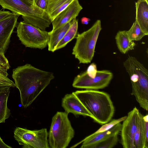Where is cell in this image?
<instances>
[{
    "label": "cell",
    "mask_w": 148,
    "mask_h": 148,
    "mask_svg": "<svg viewBox=\"0 0 148 148\" xmlns=\"http://www.w3.org/2000/svg\"><path fill=\"white\" fill-rule=\"evenodd\" d=\"M62 106L65 112L71 113L75 115H82L92 119L89 112L78 98L73 93L67 94L62 98Z\"/></svg>",
    "instance_id": "13"
},
{
    "label": "cell",
    "mask_w": 148,
    "mask_h": 148,
    "mask_svg": "<svg viewBox=\"0 0 148 148\" xmlns=\"http://www.w3.org/2000/svg\"><path fill=\"white\" fill-rule=\"evenodd\" d=\"M66 112H57L53 117L48 133V142L52 148H66L75 132Z\"/></svg>",
    "instance_id": "5"
},
{
    "label": "cell",
    "mask_w": 148,
    "mask_h": 148,
    "mask_svg": "<svg viewBox=\"0 0 148 148\" xmlns=\"http://www.w3.org/2000/svg\"><path fill=\"white\" fill-rule=\"evenodd\" d=\"M12 77L19 91L21 104L29 106L54 79L53 73L26 64L13 69Z\"/></svg>",
    "instance_id": "1"
},
{
    "label": "cell",
    "mask_w": 148,
    "mask_h": 148,
    "mask_svg": "<svg viewBox=\"0 0 148 148\" xmlns=\"http://www.w3.org/2000/svg\"><path fill=\"white\" fill-rule=\"evenodd\" d=\"M130 39L132 41H139L145 36L142 31L137 22L135 21L130 29L127 31Z\"/></svg>",
    "instance_id": "22"
},
{
    "label": "cell",
    "mask_w": 148,
    "mask_h": 148,
    "mask_svg": "<svg viewBox=\"0 0 148 148\" xmlns=\"http://www.w3.org/2000/svg\"><path fill=\"white\" fill-rule=\"evenodd\" d=\"M3 86H8L12 87H15L14 83L13 81L8 77L0 74V87Z\"/></svg>",
    "instance_id": "25"
},
{
    "label": "cell",
    "mask_w": 148,
    "mask_h": 148,
    "mask_svg": "<svg viewBox=\"0 0 148 148\" xmlns=\"http://www.w3.org/2000/svg\"><path fill=\"white\" fill-rule=\"evenodd\" d=\"M101 29V21L98 20L89 29L77 35L72 54L79 63L87 64L91 62Z\"/></svg>",
    "instance_id": "6"
},
{
    "label": "cell",
    "mask_w": 148,
    "mask_h": 148,
    "mask_svg": "<svg viewBox=\"0 0 148 148\" xmlns=\"http://www.w3.org/2000/svg\"><path fill=\"white\" fill-rule=\"evenodd\" d=\"M140 112L135 107L129 112L123 121L121 130V143L124 148H136L134 138Z\"/></svg>",
    "instance_id": "10"
},
{
    "label": "cell",
    "mask_w": 148,
    "mask_h": 148,
    "mask_svg": "<svg viewBox=\"0 0 148 148\" xmlns=\"http://www.w3.org/2000/svg\"><path fill=\"white\" fill-rule=\"evenodd\" d=\"M97 71L96 64L92 63L88 67L86 71L90 77L94 78L96 76Z\"/></svg>",
    "instance_id": "26"
},
{
    "label": "cell",
    "mask_w": 148,
    "mask_h": 148,
    "mask_svg": "<svg viewBox=\"0 0 148 148\" xmlns=\"http://www.w3.org/2000/svg\"><path fill=\"white\" fill-rule=\"evenodd\" d=\"M8 11L0 10V21H1L9 16L12 14Z\"/></svg>",
    "instance_id": "29"
},
{
    "label": "cell",
    "mask_w": 148,
    "mask_h": 148,
    "mask_svg": "<svg viewBox=\"0 0 148 148\" xmlns=\"http://www.w3.org/2000/svg\"><path fill=\"white\" fill-rule=\"evenodd\" d=\"M82 9L78 0H74L51 22L52 30H56L76 18Z\"/></svg>",
    "instance_id": "12"
},
{
    "label": "cell",
    "mask_w": 148,
    "mask_h": 148,
    "mask_svg": "<svg viewBox=\"0 0 148 148\" xmlns=\"http://www.w3.org/2000/svg\"><path fill=\"white\" fill-rule=\"evenodd\" d=\"M74 0H47L45 11L51 22Z\"/></svg>",
    "instance_id": "16"
},
{
    "label": "cell",
    "mask_w": 148,
    "mask_h": 148,
    "mask_svg": "<svg viewBox=\"0 0 148 148\" xmlns=\"http://www.w3.org/2000/svg\"><path fill=\"white\" fill-rule=\"evenodd\" d=\"M19 16L12 12L9 16L0 21V53L5 54L6 52Z\"/></svg>",
    "instance_id": "11"
},
{
    "label": "cell",
    "mask_w": 148,
    "mask_h": 148,
    "mask_svg": "<svg viewBox=\"0 0 148 148\" xmlns=\"http://www.w3.org/2000/svg\"><path fill=\"white\" fill-rule=\"evenodd\" d=\"M143 115L140 112L138 118L137 125L134 142L136 148H148V140L146 138Z\"/></svg>",
    "instance_id": "17"
},
{
    "label": "cell",
    "mask_w": 148,
    "mask_h": 148,
    "mask_svg": "<svg viewBox=\"0 0 148 148\" xmlns=\"http://www.w3.org/2000/svg\"><path fill=\"white\" fill-rule=\"evenodd\" d=\"M0 64L6 67L8 70L10 67V65L7 58L5 57V54L0 53Z\"/></svg>",
    "instance_id": "27"
},
{
    "label": "cell",
    "mask_w": 148,
    "mask_h": 148,
    "mask_svg": "<svg viewBox=\"0 0 148 148\" xmlns=\"http://www.w3.org/2000/svg\"><path fill=\"white\" fill-rule=\"evenodd\" d=\"M17 34L21 43L26 47L42 49L48 46L49 32L23 21L17 26Z\"/></svg>",
    "instance_id": "7"
},
{
    "label": "cell",
    "mask_w": 148,
    "mask_h": 148,
    "mask_svg": "<svg viewBox=\"0 0 148 148\" xmlns=\"http://www.w3.org/2000/svg\"><path fill=\"white\" fill-rule=\"evenodd\" d=\"M71 21L56 30H52L49 32V37L48 44V49L49 51L53 52L56 51L57 45L69 28Z\"/></svg>",
    "instance_id": "18"
},
{
    "label": "cell",
    "mask_w": 148,
    "mask_h": 148,
    "mask_svg": "<svg viewBox=\"0 0 148 148\" xmlns=\"http://www.w3.org/2000/svg\"><path fill=\"white\" fill-rule=\"evenodd\" d=\"M34 2L39 8L45 10L47 7V0H34Z\"/></svg>",
    "instance_id": "28"
},
{
    "label": "cell",
    "mask_w": 148,
    "mask_h": 148,
    "mask_svg": "<svg viewBox=\"0 0 148 148\" xmlns=\"http://www.w3.org/2000/svg\"><path fill=\"white\" fill-rule=\"evenodd\" d=\"M25 0V1H30V2H33L34 3V0Z\"/></svg>",
    "instance_id": "32"
},
{
    "label": "cell",
    "mask_w": 148,
    "mask_h": 148,
    "mask_svg": "<svg viewBox=\"0 0 148 148\" xmlns=\"http://www.w3.org/2000/svg\"><path fill=\"white\" fill-rule=\"evenodd\" d=\"M121 126L122 125L120 123L106 131L93 135H90L75 146L82 143L81 148H90L92 146L97 143L112 136L118 135L121 132Z\"/></svg>",
    "instance_id": "14"
},
{
    "label": "cell",
    "mask_w": 148,
    "mask_h": 148,
    "mask_svg": "<svg viewBox=\"0 0 148 148\" xmlns=\"http://www.w3.org/2000/svg\"><path fill=\"white\" fill-rule=\"evenodd\" d=\"M126 118V116H124L118 119H114L110 122L105 124L97 131L90 135H93L108 130L117 124L123 121Z\"/></svg>",
    "instance_id": "24"
},
{
    "label": "cell",
    "mask_w": 148,
    "mask_h": 148,
    "mask_svg": "<svg viewBox=\"0 0 148 148\" xmlns=\"http://www.w3.org/2000/svg\"><path fill=\"white\" fill-rule=\"evenodd\" d=\"M0 5L3 9L22 15L23 22L42 30H45L51 23L45 10L33 2L25 0H0Z\"/></svg>",
    "instance_id": "3"
},
{
    "label": "cell",
    "mask_w": 148,
    "mask_h": 148,
    "mask_svg": "<svg viewBox=\"0 0 148 148\" xmlns=\"http://www.w3.org/2000/svg\"><path fill=\"white\" fill-rule=\"evenodd\" d=\"M12 147L5 144L0 136V148H11Z\"/></svg>",
    "instance_id": "30"
},
{
    "label": "cell",
    "mask_w": 148,
    "mask_h": 148,
    "mask_svg": "<svg viewBox=\"0 0 148 148\" xmlns=\"http://www.w3.org/2000/svg\"><path fill=\"white\" fill-rule=\"evenodd\" d=\"M136 20L142 31L148 35V0H137L135 3Z\"/></svg>",
    "instance_id": "15"
},
{
    "label": "cell",
    "mask_w": 148,
    "mask_h": 148,
    "mask_svg": "<svg viewBox=\"0 0 148 148\" xmlns=\"http://www.w3.org/2000/svg\"><path fill=\"white\" fill-rule=\"evenodd\" d=\"M113 77V73L108 70H97L96 76L90 77L84 71L75 77L73 86L78 88L97 90L107 87Z\"/></svg>",
    "instance_id": "9"
},
{
    "label": "cell",
    "mask_w": 148,
    "mask_h": 148,
    "mask_svg": "<svg viewBox=\"0 0 148 148\" xmlns=\"http://www.w3.org/2000/svg\"><path fill=\"white\" fill-rule=\"evenodd\" d=\"M118 135L111 136L97 143L90 148H111L116 145L118 141Z\"/></svg>",
    "instance_id": "23"
},
{
    "label": "cell",
    "mask_w": 148,
    "mask_h": 148,
    "mask_svg": "<svg viewBox=\"0 0 148 148\" xmlns=\"http://www.w3.org/2000/svg\"><path fill=\"white\" fill-rule=\"evenodd\" d=\"M130 77L132 87L131 95L140 106L148 105V70L135 57L129 56L123 62Z\"/></svg>",
    "instance_id": "4"
},
{
    "label": "cell",
    "mask_w": 148,
    "mask_h": 148,
    "mask_svg": "<svg viewBox=\"0 0 148 148\" xmlns=\"http://www.w3.org/2000/svg\"><path fill=\"white\" fill-rule=\"evenodd\" d=\"M78 28V21L76 18L71 21L68 29L61 40L59 42L56 48V51L62 48L74 39L76 36Z\"/></svg>",
    "instance_id": "21"
},
{
    "label": "cell",
    "mask_w": 148,
    "mask_h": 148,
    "mask_svg": "<svg viewBox=\"0 0 148 148\" xmlns=\"http://www.w3.org/2000/svg\"><path fill=\"white\" fill-rule=\"evenodd\" d=\"M72 93L78 98L96 122L103 125L111 120L115 109L108 93L90 89L77 90Z\"/></svg>",
    "instance_id": "2"
},
{
    "label": "cell",
    "mask_w": 148,
    "mask_h": 148,
    "mask_svg": "<svg viewBox=\"0 0 148 148\" xmlns=\"http://www.w3.org/2000/svg\"><path fill=\"white\" fill-rule=\"evenodd\" d=\"M115 40L119 50L124 54L134 50L136 45L135 42L130 39L126 30L119 31L115 36Z\"/></svg>",
    "instance_id": "19"
},
{
    "label": "cell",
    "mask_w": 148,
    "mask_h": 148,
    "mask_svg": "<svg viewBox=\"0 0 148 148\" xmlns=\"http://www.w3.org/2000/svg\"><path fill=\"white\" fill-rule=\"evenodd\" d=\"M90 19L86 17H83L81 19V22L82 24L85 25H88Z\"/></svg>",
    "instance_id": "31"
},
{
    "label": "cell",
    "mask_w": 148,
    "mask_h": 148,
    "mask_svg": "<svg viewBox=\"0 0 148 148\" xmlns=\"http://www.w3.org/2000/svg\"><path fill=\"white\" fill-rule=\"evenodd\" d=\"M10 87L3 86L0 87V123H5L10 116V110L7 106V101L10 92Z\"/></svg>",
    "instance_id": "20"
},
{
    "label": "cell",
    "mask_w": 148,
    "mask_h": 148,
    "mask_svg": "<svg viewBox=\"0 0 148 148\" xmlns=\"http://www.w3.org/2000/svg\"><path fill=\"white\" fill-rule=\"evenodd\" d=\"M14 137L23 148H49L48 132L46 128L31 130L17 127Z\"/></svg>",
    "instance_id": "8"
}]
</instances>
